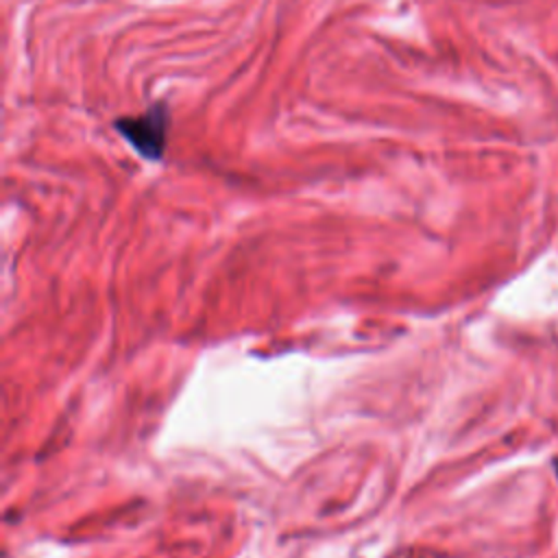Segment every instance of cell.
Returning a JSON list of instances; mask_svg holds the SVG:
<instances>
[{"label": "cell", "mask_w": 558, "mask_h": 558, "mask_svg": "<svg viewBox=\"0 0 558 558\" xmlns=\"http://www.w3.org/2000/svg\"><path fill=\"white\" fill-rule=\"evenodd\" d=\"M170 116L163 105H153L140 116H124L116 120L120 135L146 159H161L166 150Z\"/></svg>", "instance_id": "6da1fadb"}, {"label": "cell", "mask_w": 558, "mask_h": 558, "mask_svg": "<svg viewBox=\"0 0 558 558\" xmlns=\"http://www.w3.org/2000/svg\"><path fill=\"white\" fill-rule=\"evenodd\" d=\"M556 471H558V462H556Z\"/></svg>", "instance_id": "7a4b0ae2"}]
</instances>
